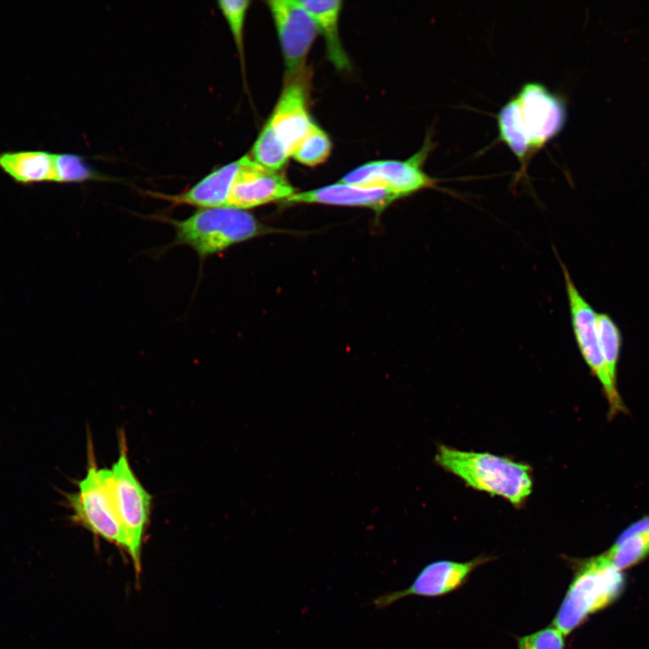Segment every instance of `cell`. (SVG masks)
<instances>
[{
    "label": "cell",
    "mask_w": 649,
    "mask_h": 649,
    "mask_svg": "<svg viewBox=\"0 0 649 649\" xmlns=\"http://www.w3.org/2000/svg\"><path fill=\"white\" fill-rule=\"evenodd\" d=\"M239 167L240 159L216 168L180 194L150 192L149 195L173 206H191L197 209L226 207L231 186Z\"/></svg>",
    "instance_id": "14"
},
{
    "label": "cell",
    "mask_w": 649,
    "mask_h": 649,
    "mask_svg": "<svg viewBox=\"0 0 649 649\" xmlns=\"http://www.w3.org/2000/svg\"><path fill=\"white\" fill-rule=\"evenodd\" d=\"M567 117L562 98L537 82L525 84L499 110L498 138L522 169L562 130Z\"/></svg>",
    "instance_id": "1"
},
{
    "label": "cell",
    "mask_w": 649,
    "mask_h": 649,
    "mask_svg": "<svg viewBox=\"0 0 649 649\" xmlns=\"http://www.w3.org/2000/svg\"><path fill=\"white\" fill-rule=\"evenodd\" d=\"M164 221L175 229L173 244L191 248L201 261L263 232L251 214L232 207L199 208L185 219Z\"/></svg>",
    "instance_id": "4"
},
{
    "label": "cell",
    "mask_w": 649,
    "mask_h": 649,
    "mask_svg": "<svg viewBox=\"0 0 649 649\" xmlns=\"http://www.w3.org/2000/svg\"><path fill=\"white\" fill-rule=\"evenodd\" d=\"M518 649H564V635L553 625L521 636Z\"/></svg>",
    "instance_id": "23"
},
{
    "label": "cell",
    "mask_w": 649,
    "mask_h": 649,
    "mask_svg": "<svg viewBox=\"0 0 649 649\" xmlns=\"http://www.w3.org/2000/svg\"><path fill=\"white\" fill-rule=\"evenodd\" d=\"M433 142L426 138L423 147L405 160H374L362 164L344 175L339 182L388 189L403 197L425 188L435 187L439 181L427 175L423 165Z\"/></svg>",
    "instance_id": "8"
},
{
    "label": "cell",
    "mask_w": 649,
    "mask_h": 649,
    "mask_svg": "<svg viewBox=\"0 0 649 649\" xmlns=\"http://www.w3.org/2000/svg\"><path fill=\"white\" fill-rule=\"evenodd\" d=\"M251 2L247 0H221L218 7L233 34L241 60L243 59V30Z\"/></svg>",
    "instance_id": "22"
},
{
    "label": "cell",
    "mask_w": 649,
    "mask_h": 649,
    "mask_svg": "<svg viewBox=\"0 0 649 649\" xmlns=\"http://www.w3.org/2000/svg\"><path fill=\"white\" fill-rule=\"evenodd\" d=\"M295 188L287 178L255 162L250 155L240 158L227 198L226 207L250 209L279 200H287Z\"/></svg>",
    "instance_id": "11"
},
{
    "label": "cell",
    "mask_w": 649,
    "mask_h": 649,
    "mask_svg": "<svg viewBox=\"0 0 649 649\" xmlns=\"http://www.w3.org/2000/svg\"><path fill=\"white\" fill-rule=\"evenodd\" d=\"M123 434L119 455L107 469V480L119 522L130 544V556L137 574L141 571V551L151 516V495L134 474L127 455Z\"/></svg>",
    "instance_id": "6"
},
{
    "label": "cell",
    "mask_w": 649,
    "mask_h": 649,
    "mask_svg": "<svg viewBox=\"0 0 649 649\" xmlns=\"http://www.w3.org/2000/svg\"><path fill=\"white\" fill-rule=\"evenodd\" d=\"M56 153L46 151L0 152V169L15 182L31 185L56 182Z\"/></svg>",
    "instance_id": "15"
},
{
    "label": "cell",
    "mask_w": 649,
    "mask_h": 649,
    "mask_svg": "<svg viewBox=\"0 0 649 649\" xmlns=\"http://www.w3.org/2000/svg\"><path fill=\"white\" fill-rule=\"evenodd\" d=\"M434 462L470 488L501 497L515 507L522 506L532 493V468L506 456L440 444Z\"/></svg>",
    "instance_id": "2"
},
{
    "label": "cell",
    "mask_w": 649,
    "mask_h": 649,
    "mask_svg": "<svg viewBox=\"0 0 649 649\" xmlns=\"http://www.w3.org/2000/svg\"><path fill=\"white\" fill-rule=\"evenodd\" d=\"M55 163L57 183H81L102 178L81 156L74 153H56Z\"/></svg>",
    "instance_id": "21"
},
{
    "label": "cell",
    "mask_w": 649,
    "mask_h": 649,
    "mask_svg": "<svg viewBox=\"0 0 649 649\" xmlns=\"http://www.w3.org/2000/svg\"><path fill=\"white\" fill-rule=\"evenodd\" d=\"M313 18L318 32L325 41L328 58L338 69L350 68L349 59L342 46L339 37V16L342 1L338 0H297Z\"/></svg>",
    "instance_id": "16"
},
{
    "label": "cell",
    "mask_w": 649,
    "mask_h": 649,
    "mask_svg": "<svg viewBox=\"0 0 649 649\" xmlns=\"http://www.w3.org/2000/svg\"><path fill=\"white\" fill-rule=\"evenodd\" d=\"M491 557L480 555L467 562L439 560L425 565L410 586L404 590L388 591L372 600L378 609H384L408 596L440 597L460 589L470 575Z\"/></svg>",
    "instance_id": "9"
},
{
    "label": "cell",
    "mask_w": 649,
    "mask_h": 649,
    "mask_svg": "<svg viewBox=\"0 0 649 649\" xmlns=\"http://www.w3.org/2000/svg\"><path fill=\"white\" fill-rule=\"evenodd\" d=\"M398 198L400 197L385 188L367 187L338 181L315 189L295 193L284 202L364 206L381 212Z\"/></svg>",
    "instance_id": "13"
},
{
    "label": "cell",
    "mask_w": 649,
    "mask_h": 649,
    "mask_svg": "<svg viewBox=\"0 0 649 649\" xmlns=\"http://www.w3.org/2000/svg\"><path fill=\"white\" fill-rule=\"evenodd\" d=\"M267 4L279 39L286 77L290 79L301 72L318 30L298 1L272 0Z\"/></svg>",
    "instance_id": "10"
},
{
    "label": "cell",
    "mask_w": 649,
    "mask_h": 649,
    "mask_svg": "<svg viewBox=\"0 0 649 649\" xmlns=\"http://www.w3.org/2000/svg\"><path fill=\"white\" fill-rule=\"evenodd\" d=\"M570 307L573 334L579 350L593 375L600 383L608 404L610 416L625 413L626 407L607 370L597 330V312L576 288L566 266L561 261Z\"/></svg>",
    "instance_id": "7"
},
{
    "label": "cell",
    "mask_w": 649,
    "mask_h": 649,
    "mask_svg": "<svg viewBox=\"0 0 649 649\" xmlns=\"http://www.w3.org/2000/svg\"><path fill=\"white\" fill-rule=\"evenodd\" d=\"M251 158L261 166L279 171L287 163L289 151L265 123L251 151Z\"/></svg>",
    "instance_id": "20"
},
{
    "label": "cell",
    "mask_w": 649,
    "mask_h": 649,
    "mask_svg": "<svg viewBox=\"0 0 649 649\" xmlns=\"http://www.w3.org/2000/svg\"><path fill=\"white\" fill-rule=\"evenodd\" d=\"M76 484L78 491L63 493L64 505L72 512L69 519L130 553V544L112 499L107 468L99 469L95 461H89L85 477Z\"/></svg>",
    "instance_id": "5"
},
{
    "label": "cell",
    "mask_w": 649,
    "mask_h": 649,
    "mask_svg": "<svg viewBox=\"0 0 649 649\" xmlns=\"http://www.w3.org/2000/svg\"><path fill=\"white\" fill-rule=\"evenodd\" d=\"M332 142L327 133L315 123L293 149L290 156L297 162L314 167L324 162L331 154Z\"/></svg>",
    "instance_id": "19"
},
{
    "label": "cell",
    "mask_w": 649,
    "mask_h": 649,
    "mask_svg": "<svg viewBox=\"0 0 649 649\" xmlns=\"http://www.w3.org/2000/svg\"><path fill=\"white\" fill-rule=\"evenodd\" d=\"M597 330L608 373L611 380L617 384V367L623 342L621 331L614 319L607 313L597 314Z\"/></svg>",
    "instance_id": "18"
},
{
    "label": "cell",
    "mask_w": 649,
    "mask_h": 649,
    "mask_svg": "<svg viewBox=\"0 0 649 649\" xmlns=\"http://www.w3.org/2000/svg\"><path fill=\"white\" fill-rule=\"evenodd\" d=\"M605 553L621 571L649 555V516L628 526Z\"/></svg>",
    "instance_id": "17"
},
{
    "label": "cell",
    "mask_w": 649,
    "mask_h": 649,
    "mask_svg": "<svg viewBox=\"0 0 649 649\" xmlns=\"http://www.w3.org/2000/svg\"><path fill=\"white\" fill-rule=\"evenodd\" d=\"M625 586L622 571L606 553L574 562V576L552 625L571 634L591 614L617 599Z\"/></svg>",
    "instance_id": "3"
},
{
    "label": "cell",
    "mask_w": 649,
    "mask_h": 649,
    "mask_svg": "<svg viewBox=\"0 0 649 649\" xmlns=\"http://www.w3.org/2000/svg\"><path fill=\"white\" fill-rule=\"evenodd\" d=\"M313 123L307 110V85L304 77L297 74L287 80L266 123L291 154Z\"/></svg>",
    "instance_id": "12"
}]
</instances>
